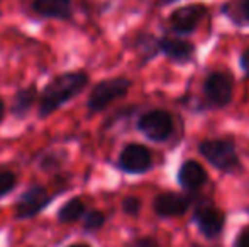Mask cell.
Instances as JSON below:
<instances>
[{
    "label": "cell",
    "instance_id": "cell-21",
    "mask_svg": "<svg viewBox=\"0 0 249 247\" xmlns=\"http://www.w3.org/2000/svg\"><path fill=\"white\" fill-rule=\"evenodd\" d=\"M232 247H249V225L248 227H244L243 231L237 234Z\"/></svg>",
    "mask_w": 249,
    "mask_h": 247
},
{
    "label": "cell",
    "instance_id": "cell-20",
    "mask_svg": "<svg viewBox=\"0 0 249 247\" xmlns=\"http://www.w3.org/2000/svg\"><path fill=\"white\" fill-rule=\"evenodd\" d=\"M122 212L125 215H131V217L139 215V212H141V200L138 197H132V195L131 197H125L122 200Z\"/></svg>",
    "mask_w": 249,
    "mask_h": 247
},
{
    "label": "cell",
    "instance_id": "cell-23",
    "mask_svg": "<svg viewBox=\"0 0 249 247\" xmlns=\"http://www.w3.org/2000/svg\"><path fill=\"white\" fill-rule=\"evenodd\" d=\"M237 14H239L244 22L249 24V0H239V3H237Z\"/></svg>",
    "mask_w": 249,
    "mask_h": 247
},
{
    "label": "cell",
    "instance_id": "cell-15",
    "mask_svg": "<svg viewBox=\"0 0 249 247\" xmlns=\"http://www.w3.org/2000/svg\"><path fill=\"white\" fill-rule=\"evenodd\" d=\"M85 214H87L85 201H83L82 198L75 197V198H70L68 201H65V203L59 207L56 217H58V220L63 222V224H73V222L85 217Z\"/></svg>",
    "mask_w": 249,
    "mask_h": 247
},
{
    "label": "cell",
    "instance_id": "cell-28",
    "mask_svg": "<svg viewBox=\"0 0 249 247\" xmlns=\"http://www.w3.org/2000/svg\"><path fill=\"white\" fill-rule=\"evenodd\" d=\"M194 247H200V246H194Z\"/></svg>",
    "mask_w": 249,
    "mask_h": 247
},
{
    "label": "cell",
    "instance_id": "cell-3",
    "mask_svg": "<svg viewBox=\"0 0 249 247\" xmlns=\"http://www.w3.org/2000/svg\"><path fill=\"white\" fill-rule=\"evenodd\" d=\"M131 85H132L131 80L124 78V76L102 80V82H99L93 86L89 95V100H87V109H89V112L99 114L102 110H105L110 103H114L115 100L127 95Z\"/></svg>",
    "mask_w": 249,
    "mask_h": 247
},
{
    "label": "cell",
    "instance_id": "cell-1",
    "mask_svg": "<svg viewBox=\"0 0 249 247\" xmlns=\"http://www.w3.org/2000/svg\"><path fill=\"white\" fill-rule=\"evenodd\" d=\"M89 85V75L85 71H68L54 76L44 90L39 93L37 112L41 119H46L63 105L71 102L75 97L85 90Z\"/></svg>",
    "mask_w": 249,
    "mask_h": 247
},
{
    "label": "cell",
    "instance_id": "cell-17",
    "mask_svg": "<svg viewBox=\"0 0 249 247\" xmlns=\"http://www.w3.org/2000/svg\"><path fill=\"white\" fill-rule=\"evenodd\" d=\"M17 186V176L14 171H0V200L10 193Z\"/></svg>",
    "mask_w": 249,
    "mask_h": 247
},
{
    "label": "cell",
    "instance_id": "cell-5",
    "mask_svg": "<svg viewBox=\"0 0 249 247\" xmlns=\"http://www.w3.org/2000/svg\"><path fill=\"white\" fill-rule=\"evenodd\" d=\"M173 117L170 112L161 109H154L144 112L138 120L139 132L146 135L153 142H164L173 134Z\"/></svg>",
    "mask_w": 249,
    "mask_h": 247
},
{
    "label": "cell",
    "instance_id": "cell-24",
    "mask_svg": "<svg viewBox=\"0 0 249 247\" xmlns=\"http://www.w3.org/2000/svg\"><path fill=\"white\" fill-rule=\"evenodd\" d=\"M241 68H243V71L249 76V48L241 54Z\"/></svg>",
    "mask_w": 249,
    "mask_h": 247
},
{
    "label": "cell",
    "instance_id": "cell-27",
    "mask_svg": "<svg viewBox=\"0 0 249 247\" xmlns=\"http://www.w3.org/2000/svg\"><path fill=\"white\" fill-rule=\"evenodd\" d=\"M171 2H175V0H160V5H164V3H171Z\"/></svg>",
    "mask_w": 249,
    "mask_h": 247
},
{
    "label": "cell",
    "instance_id": "cell-6",
    "mask_svg": "<svg viewBox=\"0 0 249 247\" xmlns=\"http://www.w3.org/2000/svg\"><path fill=\"white\" fill-rule=\"evenodd\" d=\"M203 93L212 107H226L234 95V80L226 71H212L203 82Z\"/></svg>",
    "mask_w": 249,
    "mask_h": 247
},
{
    "label": "cell",
    "instance_id": "cell-11",
    "mask_svg": "<svg viewBox=\"0 0 249 247\" xmlns=\"http://www.w3.org/2000/svg\"><path fill=\"white\" fill-rule=\"evenodd\" d=\"M209 176L203 166L197 161H185L178 171V183L187 191H197L207 183Z\"/></svg>",
    "mask_w": 249,
    "mask_h": 247
},
{
    "label": "cell",
    "instance_id": "cell-19",
    "mask_svg": "<svg viewBox=\"0 0 249 247\" xmlns=\"http://www.w3.org/2000/svg\"><path fill=\"white\" fill-rule=\"evenodd\" d=\"M63 163V158L56 152H48V154H43L39 158V168L43 171H53V169H58Z\"/></svg>",
    "mask_w": 249,
    "mask_h": 247
},
{
    "label": "cell",
    "instance_id": "cell-9",
    "mask_svg": "<svg viewBox=\"0 0 249 247\" xmlns=\"http://www.w3.org/2000/svg\"><path fill=\"white\" fill-rule=\"evenodd\" d=\"M194 222L207 239H215L226 227V214L213 205H200L194 212Z\"/></svg>",
    "mask_w": 249,
    "mask_h": 247
},
{
    "label": "cell",
    "instance_id": "cell-4",
    "mask_svg": "<svg viewBox=\"0 0 249 247\" xmlns=\"http://www.w3.org/2000/svg\"><path fill=\"white\" fill-rule=\"evenodd\" d=\"M53 201L50 191L41 185H31L19 195L14 207V217L19 220H29L39 215Z\"/></svg>",
    "mask_w": 249,
    "mask_h": 247
},
{
    "label": "cell",
    "instance_id": "cell-2",
    "mask_svg": "<svg viewBox=\"0 0 249 247\" xmlns=\"http://www.w3.org/2000/svg\"><path fill=\"white\" fill-rule=\"evenodd\" d=\"M198 151L219 171L232 175L241 169L237 148L231 139H207L200 142Z\"/></svg>",
    "mask_w": 249,
    "mask_h": 247
},
{
    "label": "cell",
    "instance_id": "cell-12",
    "mask_svg": "<svg viewBox=\"0 0 249 247\" xmlns=\"http://www.w3.org/2000/svg\"><path fill=\"white\" fill-rule=\"evenodd\" d=\"M160 51L166 54L171 61L177 63H187L194 58L195 46L185 39H178V37H163L160 39Z\"/></svg>",
    "mask_w": 249,
    "mask_h": 247
},
{
    "label": "cell",
    "instance_id": "cell-26",
    "mask_svg": "<svg viewBox=\"0 0 249 247\" xmlns=\"http://www.w3.org/2000/svg\"><path fill=\"white\" fill-rule=\"evenodd\" d=\"M68 247H90L89 244H83V242H76V244H71V246H68Z\"/></svg>",
    "mask_w": 249,
    "mask_h": 247
},
{
    "label": "cell",
    "instance_id": "cell-14",
    "mask_svg": "<svg viewBox=\"0 0 249 247\" xmlns=\"http://www.w3.org/2000/svg\"><path fill=\"white\" fill-rule=\"evenodd\" d=\"M34 12L51 19H68L71 16V0H34Z\"/></svg>",
    "mask_w": 249,
    "mask_h": 247
},
{
    "label": "cell",
    "instance_id": "cell-18",
    "mask_svg": "<svg viewBox=\"0 0 249 247\" xmlns=\"http://www.w3.org/2000/svg\"><path fill=\"white\" fill-rule=\"evenodd\" d=\"M138 46H139V51L142 53V56L148 60V58L154 56V54L160 51V41H156L151 36H142L141 39L138 41Z\"/></svg>",
    "mask_w": 249,
    "mask_h": 247
},
{
    "label": "cell",
    "instance_id": "cell-13",
    "mask_svg": "<svg viewBox=\"0 0 249 247\" xmlns=\"http://www.w3.org/2000/svg\"><path fill=\"white\" fill-rule=\"evenodd\" d=\"M37 100H39V93H37V88L34 85L27 86V88H20L12 99L10 114L17 119H22L33 110Z\"/></svg>",
    "mask_w": 249,
    "mask_h": 247
},
{
    "label": "cell",
    "instance_id": "cell-16",
    "mask_svg": "<svg viewBox=\"0 0 249 247\" xmlns=\"http://www.w3.org/2000/svg\"><path fill=\"white\" fill-rule=\"evenodd\" d=\"M105 225V215L100 210L87 212L85 218H83V229L87 232H97Z\"/></svg>",
    "mask_w": 249,
    "mask_h": 247
},
{
    "label": "cell",
    "instance_id": "cell-22",
    "mask_svg": "<svg viewBox=\"0 0 249 247\" xmlns=\"http://www.w3.org/2000/svg\"><path fill=\"white\" fill-rule=\"evenodd\" d=\"M129 247H160V244L153 237H139L136 241H132V244Z\"/></svg>",
    "mask_w": 249,
    "mask_h": 247
},
{
    "label": "cell",
    "instance_id": "cell-7",
    "mask_svg": "<svg viewBox=\"0 0 249 247\" xmlns=\"http://www.w3.org/2000/svg\"><path fill=\"white\" fill-rule=\"evenodd\" d=\"M207 7L203 3H190L180 9H175L168 17V27L177 34H190L205 19Z\"/></svg>",
    "mask_w": 249,
    "mask_h": 247
},
{
    "label": "cell",
    "instance_id": "cell-10",
    "mask_svg": "<svg viewBox=\"0 0 249 247\" xmlns=\"http://www.w3.org/2000/svg\"><path fill=\"white\" fill-rule=\"evenodd\" d=\"M190 205L192 200L188 197L175 193V191H166V193H160L154 198L153 210L160 217L170 218V217H180V215L187 214Z\"/></svg>",
    "mask_w": 249,
    "mask_h": 247
},
{
    "label": "cell",
    "instance_id": "cell-8",
    "mask_svg": "<svg viewBox=\"0 0 249 247\" xmlns=\"http://www.w3.org/2000/svg\"><path fill=\"white\" fill-rule=\"evenodd\" d=\"M117 166L129 175H142L153 166V154L142 144H127L119 154Z\"/></svg>",
    "mask_w": 249,
    "mask_h": 247
},
{
    "label": "cell",
    "instance_id": "cell-25",
    "mask_svg": "<svg viewBox=\"0 0 249 247\" xmlns=\"http://www.w3.org/2000/svg\"><path fill=\"white\" fill-rule=\"evenodd\" d=\"M3 117H5V103H3V100L0 99V122L3 120Z\"/></svg>",
    "mask_w": 249,
    "mask_h": 247
}]
</instances>
